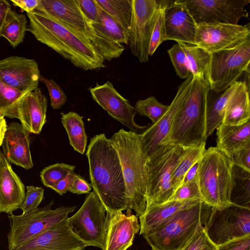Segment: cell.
Returning a JSON list of instances; mask_svg holds the SVG:
<instances>
[{"instance_id": "obj_1", "label": "cell", "mask_w": 250, "mask_h": 250, "mask_svg": "<svg viewBox=\"0 0 250 250\" xmlns=\"http://www.w3.org/2000/svg\"><path fill=\"white\" fill-rule=\"evenodd\" d=\"M26 14L27 31L74 66L84 71L105 67L104 58L83 33L36 10Z\"/></svg>"}, {"instance_id": "obj_2", "label": "cell", "mask_w": 250, "mask_h": 250, "mask_svg": "<svg viewBox=\"0 0 250 250\" xmlns=\"http://www.w3.org/2000/svg\"><path fill=\"white\" fill-rule=\"evenodd\" d=\"M86 156L91 185L108 212L129 209L118 152L104 133L90 139Z\"/></svg>"}, {"instance_id": "obj_3", "label": "cell", "mask_w": 250, "mask_h": 250, "mask_svg": "<svg viewBox=\"0 0 250 250\" xmlns=\"http://www.w3.org/2000/svg\"><path fill=\"white\" fill-rule=\"evenodd\" d=\"M116 148L122 166L128 206L137 216L146 207V157L142 147L140 134L121 129L110 139Z\"/></svg>"}, {"instance_id": "obj_4", "label": "cell", "mask_w": 250, "mask_h": 250, "mask_svg": "<svg viewBox=\"0 0 250 250\" xmlns=\"http://www.w3.org/2000/svg\"><path fill=\"white\" fill-rule=\"evenodd\" d=\"M188 96L177 113L164 144L192 147L206 144V108L208 83L196 77Z\"/></svg>"}, {"instance_id": "obj_5", "label": "cell", "mask_w": 250, "mask_h": 250, "mask_svg": "<svg viewBox=\"0 0 250 250\" xmlns=\"http://www.w3.org/2000/svg\"><path fill=\"white\" fill-rule=\"evenodd\" d=\"M231 158L217 147L206 149L198 161L197 182L202 201L212 208L234 205L231 194L235 182Z\"/></svg>"}, {"instance_id": "obj_6", "label": "cell", "mask_w": 250, "mask_h": 250, "mask_svg": "<svg viewBox=\"0 0 250 250\" xmlns=\"http://www.w3.org/2000/svg\"><path fill=\"white\" fill-rule=\"evenodd\" d=\"M212 207L203 201L179 210L161 226L143 235L155 250H180L204 225Z\"/></svg>"}, {"instance_id": "obj_7", "label": "cell", "mask_w": 250, "mask_h": 250, "mask_svg": "<svg viewBox=\"0 0 250 250\" xmlns=\"http://www.w3.org/2000/svg\"><path fill=\"white\" fill-rule=\"evenodd\" d=\"M189 148L164 144L146 158V208L167 202L173 194L172 173Z\"/></svg>"}, {"instance_id": "obj_8", "label": "cell", "mask_w": 250, "mask_h": 250, "mask_svg": "<svg viewBox=\"0 0 250 250\" xmlns=\"http://www.w3.org/2000/svg\"><path fill=\"white\" fill-rule=\"evenodd\" d=\"M52 201L43 207L25 214L8 215L10 229L7 234L8 250H12L54 226L76 208V206L51 209Z\"/></svg>"}, {"instance_id": "obj_9", "label": "cell", "mask_w": 250, "mask_h": 250, "mask_svg": "<svg viewBox=\"0 0 250 250\" xmlns=\"http://www.w3.org/2000/svg\"><path fill=\"white\" fill-rule=\"evenodd\" d=\"M106 209L94 190L89 193L81 208L67 218L72 232L85 247L105 250L108 215Z\"/></svg>"}, {"instance_id": "obj_10", "label": "cell", "mask_w": 250, "mask_h": 250, "mask_svg": "<svg viewBox=\"0 0 250 250\" xmlns=\"http://www.w3.org/2000/svg\"><path fill=\"white\" fill-rule=\"evenodd\" d=\"M250 39L237 47L211 54L209 71L210 90L220 93L244 72L250 73Z\"/></svg>"}, {"instance_id": "obj_11", "label": "cell", "mask_w": 250, "mask_h": 250, "mask_svg": "<svg viewBox=\"0 0 250 250\" xmlns=\"http://www.w3.org/2000/svg\"><path fill=\"white\" fill-rule=\"evenodd\" d=\"M204 226L217 246L250 236V208L235 204L222 208H212Z\"/></svg>"}, {"instance_id": "obj_12", "label": "cell", "mask_w": 250, "mask_h": 250, "mask_svg": "<svg viewBox=\"0 0 250 250\" xmlns=\"http://www.w3.org/2000/svg\"><path fill=\"white\" fill-rule=\"evenodd\" d=\"M132 14L128 45L141 63L149 61L150 39L159 7V0H132Z\"/></svg>"}, {"instance_id": "obj_13", "label": "cell", "mask_w": 250, "mask_h": 250, "mask_svg": "<svg viewBox=\"0 0 250 250\" xmlns=\"http://www.w3.org/2000/svg\"><path fill=\"white\" fill-rule=\"evenodd\" d=\"M195 23L238 24L249 14L245 7L250 0H181Z\"/></svg>"}, {"instance_id": "obj_14", "label": "cell", "mask_w": 250, "mask_h": 250, "mask_svg": "<svg viewBox=\"0 0 250 250\" xmlns=\"http://www.w3.org/2000/svg\"><path fill=\"white\" fill-rule=\"evenodd\" d=\"M249 39V24L201 23L197 24L195 44L211 54L234 48Z\"/></svg>"}, {"instance_id": "obj_15", "label": "cell", "mask_w": 250, "mask_h": 250, "mask_svg": "<svg viewBox=\"0 0 250 250\" xmlns=\"http://www.w3.org/2000/svg\"><path fill=\"white\" fill-rule=\"evenodd\" d=\"M89 90L93 100L130 131L141 134L150 125H140L135 123L134 117L137 113L134 107L116 90L109 81L103 84L97 83L95 87Z\"/></svg>"}, {"instance_id": "obj_16", "label": "cell", "mask_w": 250, "mask_h": 250, "mask_svg": "<svg viewBox=\"0 0 250 250\" xmlns=\"http://www.w3.org/2000/svg\"><path fill=\"white\" fill-rule=\"evenodd\" d=\"M193 80L191 75L179 85L176 95L165 114L159 121L150 125L140 134L142 147L146 158L162 145L167 138L177 113L189 94Z\"/></svg>"}, {"instance_id": "obj_17", "label": "cell", "mask_w": 250, "mask_h": 250, "mask_svg": "<svg viewBox=\"0 0 250 250\" xmlns=\"http://www.w3.org/2000/svg\"><path fill=\"white\" fill-rule=\"evenodd\" d=\"M33 59L10 56L0 60V79L5 83L24 92L38 87L41 77Z\"/></svg>"}, {"instance_id": "obj_18", "label": "cell", "mask_w": 250, "mask_h": 250, "mask_svg": "<svg viewBox=\"0 0 250 250\" xmlns=\"http://www.w3.org/2000/svg\"><path fill=\"white\" fill-rule=\"evenodd\" d=\"M67 218L12 250H83L85 246L70 229Z\"/></svg>"}, {"instance_id": "obj_19", "label": "cell", "mask_w": 250, "mask_h": 250, "mask_svg": "<svg viewBox=\"0 0 250 250\" xmlns=\"http://www.w3.org/2000/svg\"><path fill=\"white\" fill-rule=\"evenodd\" d=\"M164 21L166 40L195 44L197 24L181 0H167Z\"/></svg>"}, {"instance_id": "obj_20", "label": "cell", "mask_w": 250, "mask_h": 250, "mask_svg": "<svg viewBox=\"0 0 250 250\" xmlns=\"http://www.w3.org/2000/svg\"><path fill=\"white\" fill-rule=\"evenodd\" d=\"M106 213L108 220L105 250H127L140 230L137 216L132 214L131 209L127 210L126 214L122 211Z\"/></svg>"}, {"instance_id": "obj_21", "label": "cell", "mask_w": 250, "mask_h": 250, "mask_svg": "<svg viewBox=\"0 0 250 250\" xmlns=\"http://www.w3.org/2000/svg\"><path fill=\"white\" fill-rule=\"evenodd\" d=\"M25 196L24 184L0 151V213H13L20 208Z\"/></svg>"}, {"instance_id": "obj_22", "label": "cell", "mask_w": 250, "mask_h": 250, "mask_svg": "<svg viewBox=\"0 0 250 250\" xmlns=\"http://www.w3.org/2000/svg\"><path fill=\"white\" fill-rule=\"evenodd\" d=\"M29 132L17 122L7 125L3 140V154L10 163L26 169L33 167Z\"/></svg>"}, {"instance_id": "obj_23", "label": "cell", "mask_w": 250, "mask_h": 250, "mask_svg": "<svg viewBox=\"0 0 250 250\" xmlns=\"http://www.w3.org/2000/svg\"><path fill=\"white\" fill-rule=\"evenodd\" d=\"M47 100L39 87L26 94L17 109V118L29 133L39 134L46 122Z\"/></svg>"}, {"instance_id": "obj_24", "label": "cell", "mask_w": 250, "mask_h": 250, "mask_svg": "<svg viewBox=\"0 0 250 250\" xmlns=\"http://www.w3.org/2000/svg\"><path fill=\"white\" fill-rule=\"evenodd\" d=\"M84 34L87 19L77 0H40L35 10Z\"/></svg>"}, {"instance_id": "obj_25", "label": "cell", "mask_w": 250, "mask_h": 250, "mask_svg": "<svg viewBox=\"0 0 250 250\" xmlns=\"http://www.w3.org/2000/svg\"><path fill=\"white\" fill-rule=\"evenodd\" d=\"M199 200L168 201L163 204L146 208L139 216L140 234L143 236L153 230L168 220L180 210L194 205Z\"/></svg>"}, {"instance_id": "obj_26", "label": "cell", "mask_w": 250, "mask_h": 250, "mask_svg": "<svg viewBox=\"0 0 250 250\" xmlns=\"http://www.w3.org/2000/svg\"><path fill=\"white\" fill-rule=\"evenodd\" d=\"M216 146L230 158L233 154L250 146V122L239 125L221 124L216 128Z\"/></svg>"}, {"instance_id": "obj_27", "label": "cell", "mask_w": 250, "mask_h": 250, "mask_svg": "<svg viewBox=\"0 0 250 250\" xmlns=\"http://www.w3.org/2000/svg\"><path fill=\"white\" fill-rule=\"evenodd\" d=\"M249 87L245 81L230 98L222 124L230 125H243L250 120V101Z\"/></svg>"}, {"instance_id": "obj_28", "label": "cell", "mask_w": 250, "mask_h": 250, "mask_svg": "<svg viewBox=\"0 0 250 250\" xmlns=\"http://www.w3.org/2000/svg\"><path fill=\"white\" fill-rule=\"evenodd\" d=\"M242 82L238 81L235 82L221 94L217 93V96L213 98H210L208 94L206 117V135L207 139L222 124L228 103Z\"/></svg>"}, {"instance_id": "obj_29", "label": "cell", "mask_w": 250, "mask_h": 250, "mask_svg": "<svg viewBox=\"0 0 250 250\" xmlns=\"http://www.w3.org/2000/svg\"><path fill=\"white\" fill-rule=\"evenodd\" d=\"M84 35L101 53L104 60L110 61L121 56L125 48L122 43L115 42L105 32L98 22L87 19Z\"/></svg>"}, {"instance_id": "obj_30", "label": "cell", "mask_w": 250, "mask_h": 250, "mask_svg": "<svg viewBox=\"0 0 250 250\" xmlns=\"http://www.w3.org/2000/svg\"><path fill=\"white\" fill-rule=\"evenodd\" d=\"M182 47L187 63L193 77H199L209 84V71L211 53L195 44L177 42Z\"/></svg>"}, {"instance_id": "obj_31", "label": "cell", "mask_w": 250, "mask_h": 250, "mask_svg": "<svg viewBox=\"0 0 250 250\" xmlns=\"http://www.w3.org/2000/svg\"><path fill=\"white\" fill-rule=\"evenodd\" d=\"M61 121L67 132L70 145L74 149L83 154L85 150L87 138L83 116L73 111L61 113Z\"/></svg>"}, {"instance_id": "obj_32", "label": "cell", "mask_w": 250, "mask_h": 250, "mask_svg": "<svg viewBox=\"0 0 250 250\" xmlns=\"http://www.w3.org/2000/svg\"><path fill=\"white\" fill-rule=\"evenodd\" d=\"M27 20L24 14H20L11 9L0 37L6 39L10 45L15 48L23 42L25 33L27 31Z\"/></svg>"}, {"instance_id": "obj_33", "label": "cell", "mask_w": 250, "mask_h": 250, "mask_svg": "<svg viewBox=\"0 0 250 250\" xmlns=\"http://www.w3.org/2000/svg\"><path fill=\"white\" fill-rule=\"evenodd\" d=\"M113 20L129 32L132 14V0H96Z\"/></svg>"}, {"instance_id": "obj_34", "label": "cell", "mask_w": 250, "mask_h": 250, "mask_svg": "<svg viewBox=\"0 0 250 250\" xmlns=\"http://www.w3.org/2000/svg\"><path fill=\"white\" fill-rule=\"evenodd\" d=\"M205 150L206 144H204L201 146L190 147L186 152L171 176V185L174 193L182 185L187 172L199 161Z\"/></svg>"}, {"instance_id": "obj_35", "label": "cell", "mask_w": 250, "mask_h": 250, "mask_svg": "<svg viewBox=\"0 0 250 250\" xmlns=\"http://www.w3.org/2000/svg\"><path fill=\"white\" fill-rule=\"evenodd\" d=\"M235 185L232 190L231 202L237 206L250 208V172L233 164Z\"/></svg>"}, {"instance_id": "obj_36", "label": "cell", "mask_w": 250, "mask_h": 250, "mask_svg": "<svg viewBox=\"0 0 250 250\" xmlns=\"http://www.w3.org/2000/svg\"><path fill=\"white\" fill-rule=\"evenodd\" d=\"M28 93L7 85L0 79V115L10 118H17L19 104Z\"/></svg>"}, {"instance_id": "obj_37", "label": "cell", "mask_w": 250, "mask_h": 250, "mask_svg": "<svg viewBox=\"0 0 250 250\" xmlns=\"http://www.w3.org/2000/svg\"><path fill=\"white\" fill-rule=\"evenodd\" d=\"M134 107L136 113L148 117L151 121L152 124H154L165 114L169 105L162 104L154 96H151L137 101Z\"/></svg>"}, {"instance_id": "obj_38", "label": "cell", "mask_w": 250, "mask_h": 250, "mask_svg": "<svg viewBox=\"0 0 250 250\" xmlns=\"http://www.w3.org/2000/svg\"><path fill=\"white\" fill-rule=\"evenodd\" d=\"M98 22L114 41L128 45L129 32L113 20L101 6Z\"/></svg>"}, {"instance_id": "obj_39", "label": "cell", "mask_w": 250, "mask_h": 250, "mask_svg": "<svg viewBox=\"0 0 250 250\" xmlns=\"http://www.w3.org/2000/svg\"><path fill=\"white\" fill-rule=\"evenodd\" d=\"M75 166L64 163H57L44 168L41 172L42 183L51 188L69 174L74 172Z\"/></svg>"}, {"instance_id": "obj_40", "label": "cell", "mask_w": 250, "mask_h": 250, "mask_svg": "<svg viewBox=\"0 0 250 250\" xmlns=\"http://www.w3.org/2000/svg\"><path fill=\"white\" fill-rule=\"evenodd\" d=\"M167 0H159V7L149 43L148 54L151 56L159 45L166 40L164 12Z\"/></svg>"}, {"instance_id": "obj_41", "label": "cell", "mask_w": 250, "mask_h": 250, "mask_svg": "<svg viewBox=\"0 0 250 250\" xmlns=\"http://www.w3.org/2000/svg\"><path fill=\"white\" fill-rule=\"evenodd\" d=\"M168 54L176 75L182 79H186L192 75L187 63L185 52L178 43L167 50Z\"/></svg>"}, {"instance_id": "obj_42", "label": "cell", "mask_w": 250, "mask_h": 250, "mask_svg": "<svg viewBox=\"0 0 250 250\" xmlns=\"http://www.w3.org/2000/svg\"><path fill=\"white\" fill-rule=\"evenodd\" d=\"M204 226H199L193 236L180 250H218V247L208 237Z\"/></svg>"}, {"instance_id": "obj_43", "label": "cell", "mask_w": 250, "mask_h": 250, "mask_svg": "<svg viewBox=\"0 0 250 250\" xmlns=\"http://www.w3.org/2000/svg\"><path fill=\"white\" fill-rule=\"evenodd\" d=\"M40 82L46 86L50 98V104L54 109H60L66 102L67 98L61 86L53 79L41 76Z\"/></svg>"}, {"instance_id": "obj_44", "label": "cell", "mask_w": 250, "mask_h": 250, "mask_svg": "<svg viewBox=\"0 0 250 250\" xmlns=\"http://www.w3.org/2000/svg\"><path fill=\"white\" fill-rule=\"evenodd\" d=\"M187 200L202 201L197 179L182 185L178 188L168 201H184Z\"/></svg>"}, {"instance_id": "obj_45", "label": "cell", "mask_w": 250, "mask_h": 250, "mask_svg": "<svg viewBox=\"0 0 250 250\" xmlns=\"http://www.w3.org/2000/svg\"><path fill=\"white\" fill-rule=\"evenodd\" d=\"M26 189L24 200L20 208L23 214L38 208L44 197V189L42 188L27 186Z\"/></svg>"}, {"instance_id": "obj_46", "label": "cell", "mask_w": 250, "mask_h": 250, "mask_svg": "<svg viewBox=\"0 0 250 250\" xmlns=\"http://www.w3.org/2000/svg\"><path fill=\"white\" fill-rule=\"evenodd\" d=\"M86 18L91 21L98 22L100 5L96 0H77Z\"/></svg>"}, {"instance_id": "obj_47", "label": "cell", "mask_w": 250, "mask_h": 250, "mask_svg": "<svg viewBox=\"0 0 250 250\" xmlns=\"http://www.w3.org/2000/svg\"><path fill=\"white\" fill-rule=\"evenodd\" d=\"M231 159L234 165L250 172V146L235 152Z\"/></svg>"}, {"instance_id": "obj_48", "label": "cell", "mask_w": 250, "mask_h": 250, "mask_svg": "<svg viewBox=\"0 0 250 250\" xmlns=\"http://www.w3.org/2000/svg\"><path fill=\"white\" fill-rule=\"evenodd\" d=\"M91 184L79 174H75L72 185L69 191L78 195L90 193L92 189Z\"/></svg>"}, {"instance_id": "obj_49", "label": "cell", "mask_w": 250, "mask_h": 250, "mask_svg": "<svg viewBox=\"0 0 250 250\" xmlns=\"http://www.w3.org/2000/svg\"><path fill=\"white\" fill-rule=\"evenodd\" d=\"M218 247V250H250V236Z\"/></svg>"}, {"instance_id": "obj_50", "label": "cell", "mask_w": 250, "mask_h": 250, "mask_svg": "<svg viewBox=\"0 0 250 250\" xmlns=\"http://www.w3.org/2000/svg\"><path fill=\"white\" fill-rule=\"evenodd\" d=\"M75 174L74 172L69 174L52 187L51 189L61 195L66 193L70 189Z\"/></svg>"}, {"instance_id": "obj_51", "label": "cell", "mask_w": 250, "mask_h": 250, "mask_svg": "<svg viewBox=\"0 0 250 250\" xmlns=\"http://www.w3.org/2000/svg\"><path fill=\"white\" fill-rule=\"evenodd\" d=\"M40 0H10L14 6L19 7L22 11L31 13L38 6Z\"/></svg>"}, {"instance_id": "obj_52", "label": "cell", "mask_w": 250, "mask_h": 250, "mask_svg": "<svg viewBox=\"0 0 250 250\" xmlns=\"http://www.w3.org/2000/svg\"><path fill=\"white\" fill-rule=\"evenodd\" d=\"M11 6L6 0H0V37Z\"/></svg>"}, {"instance_id": "obj_53", "label": "cell", "mask_w": 250, "mask_h": 250, "mask_svg": "<svg viewBox=\"0 0 250 250\" xmlns=\"http://www.w3.org/2000/svg\"><path fill=\"white\" fill-rule=\"evenodd\" d=\"M198 164V162L194 164L187 172L184 177L182 185L188 184L197 179Z\"/></svg>"}, {"instance_id": "obj_54", "label": "cell", "mask_w": 250, "mask_h": 250, "mask_svg": "<svg viewBox=\"0 0 250 250\" xmlns=\"http://www.w3.org/2000/svg\"><path fill=\"white\" fill-rule=\"evenodd\" d=\"M7 127V125L4 117L0 115V147L2 145Z\"/></svg>"}, {"instance_id": "obj_55", "label": "cell", "mask_w": 250, "mask_h": 250, "mask_svg": "<svg viewBox=\"0 0 250 250\" xmlns=\"http://www.w3.org/2000/svg\"><path fill=\"white\" fill-rule=\"evenodd\" d=\"M152 250H155L152 249Z\"/></svg>"}]
</instances>
